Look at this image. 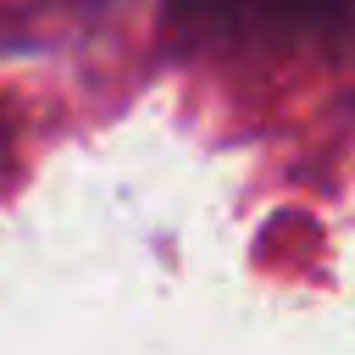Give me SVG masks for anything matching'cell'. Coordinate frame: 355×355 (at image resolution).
<instances>
[{"instance_id": "cell-1", "label": "cell", "mask_w": 355, "mask_h": 355, "mask_svg": "<svg viewBox=\"0 0 355 355\" xmlns=\"http://www.w3.org/2000/svg\"><path fill=\"white\" fill-rule=\"evenodd\" d=\"M89 0H0V44H28L44 39L55 22L78 17Z\"/></svg>"}]
</instances>
